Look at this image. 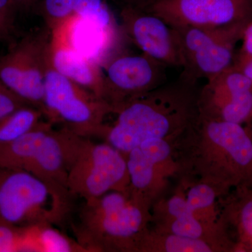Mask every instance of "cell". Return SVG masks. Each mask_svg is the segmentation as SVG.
<instances>
[{
	"instance_id": "4fadbf2b",
	"label": "cell",
	"mask_w": 252,
	"mask_h": 252,
	"mask_svg": "<svg viewBox=\"0 0 252 252\" xmlns=\"http://www.w3.org/2000/svg\"><path fill=\"white\" fill-rule=\"evenodd\" d=\"M123 30L142 53L169 66L182 67L175 30L157 15L122 6Z\"/></svg>"
},
{
	"instance_id": "f546056e",
	"label": "cell",
	"mask_w": 252,
	"mask_h": 252,
	"mask_svg": "<svg viewBox=\"0 0 252 252\" xmlns=\"http://www.w3.org/2000/svg\"><path fill=\"white\" fill-rule=\"evenodd\" d=\"M233 65L248 77L252 82V59H236Z\"/></svg>"
},
{
	"instance_id": "52a82bcc",
	"label": "cell",
	"mask_w": 252,
	"mask_h": 252,
	"mask_svg": "<svg viewBox=\"0 0 252 252\" xmlns=\"http://www.w3.org/2000/svg\"><path fill=\"white\" fill-rule=\"evenodd\" d=\"M44 104L47 121L88 138L101 137L104 119L112 112L104 101L60 74L51 63L46 73Z\"/></svg>"
},
{
	"instance_id": "5bb4252c",
	"label": "cell",
	"mask_w": 252,
	"mask_h": 252,
	"mask_svg": "<svg viewBox=\"0 0 252 252\" xmlns=\"http://www.w3.org/2000/svg\"><path fill=\"white\" fill-rule=\"evenodd\" d=\"M219 190L207 182L192 186L187 195H173L165 203L164 233L207 240V225Z\"/></svg>"
},
{
	"instance_id": "3957f363",
	"label": "cell",
	"mask_w": 252,
	"mask_h": 252,
	"mask_svg": "<svg viewBox=\"0 0 252 252\" xmlns=\"http://www.w3.org/2000/svg\"><path fill=\"white\" fill-rule=\"evenodd\" d=\"M190 132L198 142L197 166L203 181L224 193L252 187V137L241 124L198 113Z\"/></svg>"
},
{
	"instance_id": "83f0119b",
	"label": "cell",
	"mask_w": 252,
	"mask_h": 252,
	"mask_svg": "<svg viewBox=\"0 0 252 252\" xmlns=\"http://www.w3.org/2000/svg\"><path fill=\"white\" fill-rule=\"evenodd\" d=\"M18 12L26 14H37L38 0H12Z\"/></svg>"
},
{
	"instance_id": "4316f807",
	"label": "cell",
	"mask_w": 252,
	"mask_h": 252,
	"mask_svg": "<svg viewBox=\"0 0 252 252\" xmlns=\"http://www.w3.org/2000/svg\"><path fill=\"white\" fill-rule=\"evenodd\" d=\"M241 40V49L236 54V59H252V19L249 21L244 29Z\"/></svg>"
},
{
	"instance_id": "8992f818",
	"label": "cell",
	"mask_w": 252,
	"mask_h": 252,
	"mask_svg": "<svg viewBox=\"0 0 252 252\" xmlns=\"http://www.w3.org/2000/svg\"><path fill=\"white\" fill-rule=\"evenodd\" d=\"M53 31L46 25L21 34L0 56V81L44 112V81L51 64Z\"/></svg>"
},
{
	"instance_id": "ac0fdd59",
	"label": "cell",
	"mask_w": 252,
	"mask_h": 252,
	"mask_svg": "<svg viewBox=\"0 0 252 252\" xmlns=\"http://www.w3.org/2000/svg\"><path fill=\"white\" fill-rule=\"evenodd\" d=\"M222 217L223 227L233 230L235 252H252V187L235 189Z\"/></svg>"
},
{
	"instance_id": "cb8c5ba5",
	"label": "cell",
	"mask_w": 252,
	"mask_h": 252,
	"mask_svg": "<svg viewBox=\"0 0 252 252\" xmlns=\"http://www.w3.org/2000/svg\"><path fill=\"white\" fill-rule=\"evenodd\" d=\"M18 13L12 0H0V41L9 44L19 36Z\"/></svg>"
},
{
	"instance_id": "9a60e30c",
	"label": "cell",
	"mask_w": 252,
	"mask_h": 252,
	"mask_svg": "<svg viewBox=\"0 0 252 252\" xmlns=\"http://www.w3.org/2000/svg\"><path fill=\"white\" fill-rule=\"evenodd\" d=\"M170 140L148 139L126 154L129 190L149 205L157 185V171L171 156Z\"/></svg>"
},
{
	"instance_id": "2e32d148",
	"label": "cell",
	"mask_w": 252,
	"mask_h": 252,
	"mask_svg": "<svg viewBox=\"0 0 252 252\" xmlns=\"http://www.w3.org/2000/svg\"><path fill=\"white\" fill-rule=\"evenodd\" d=\"M51 61L60 74L102 99L104 73L100 64L79 54L54 32Z\"/></svg>"
},
{
	"instance_id": "ba28073f",
	"label": "cell",
	"mask_w": 252,
	"mask_h": 252,
	"mask_svg": "<svg viewBox=\"0 0 252 252\" xmlns=\"http://www.w3.org/2000/svg\"><path fill=\"white\" fill-rule=\"evenodd\" d=\"M248 23L215 29L172 27L180 45L183 68L181 74L195 82L201 78L210 80L233 66L235 46Z\"/></svg>"
},
{
	"instance_id": "7a4b0ae2",
	"label": "cell",
	"mask_w": 252,
	"mask_h": 252,
	"mask_svg": "<svg viewBox=\"0 0 252 252\" xmlns=\"http://www.w3.org/2000/svg\"><path fill=\"white\" fill-rule=\"evenodd\" d=\"M149 205L126 190L84 201L72 230L85 252H140Z\"/></svg>"
},
{
	"instance_id": "9c48e42d",
	"label": "cell",
	"mask_w": 252,
	"mask_h": 252,
	"mask_svg": "<svg viewBox=\"0 0 252 252\" xmlns=\"http://www.w3.org/2000/svg\"><path fill=\"white\" fill-rule=\"evenodd\" d=\"M129 185L125 154L107 142L95 143L85 137L68 172L71 195L89 201L112 190H127Z\"/></svg>"
},
{
	"instance_id": "ffe728a7",
	"label": "cell",
	"mask_w": 252,
	"mask_h": 252,
	"mask_svg": "<svg viewBox=\"0 0 252 252\" xmlns=\"http://www.w3.org/2000/svg\"><path fill=\"white\" fill-rule=\"evenodd\" d=\"M220 250L209 240L182 236L170 233H147L140 251L210 252Z\"/></svg>"
},
{
	"instance_id": "277c9868",
	"label": "cell",
	"mask_w": 252,
	"mask_h": 252,
	"mask_svg": "<svg viewBox=\"0 0 252 252\" xmlns=\"http://www.w3.org/2000/svg\"><path fill=\"white\" fill-rule=\"evenodd\" d=\"M72 198L31 172L0 167V223L18 228L62 225L72 213Z\"/></svg>"
},
{
	"instance_id": "e0dca14e",
	"label": "cell",
	"mask_w": 252,
	"mask_h": 252,
	"mask_svg": "<svg viewBox=\"0 0 252 252\" xmlns=\"http://www.w3.org/2000/svg\"><path fill=\"white\" fill-rule=\"evenodd\" d=\"M53 32L79 54L99 64L117 39L116 29L102 27L77 15Z\"/></svg>"
},
{
	"instance_id": "4dcf8cb0",
	"label": "cell",
	"mask_w": 252,
	"mask_h": 252,
	"mask_svg": "<svg viewBox=\"0 0 252 252\" xmlns=\"http://www.w3.org/2000/svg\"><path fill=\"white\" fill-rule=\"evenodd\" d=\"M4 84H2V82H1V81H0V88L2 87V86H4Z\"/></svg>"
},
{
	"instance_id": "8fae6325",
	"label": "cell",
	"mask_w": 252,
	"mask_h": 252,
	"mask_svg": "<svg viewBox=\"0 0 252 252\" xmlns=\"http://www.w3.org/2000/svg\"><path fill=\"white\" fill-rule=\"evenodd\" d=\"M171 27L220 28L252 19V0H157L148 9Z\"/></svg>"
},
{
	"instance_id": "d4e9b609",
	"label": "cell",
	"mask_w": 252,
	"mask_h": 252,
	"mask_svg": "<svg viewBox=\"0 0 252 252\" xmlns=\"http://www.w3.org/2000/svg\"><path fill=\"white\" fill-rule=\"evenodd\" d=\"M28 105L31 104L28 103L6 86L0 88V122L18 109Z\"/></svg>"
},
{
	"instance_id": "d6986e66",
	"label": "cell",
	"mask_w": 252,
	"mask_h": 252,
	"mask_svg": "<svg viewBox=\"0 0 252 252\" xmlns=\"http://www.w3.org/2000/svg\"><path fill=\"white\" fill-rule=\"evenodd\" d=\"M54 226L41 224L21 228L19 252H85L77 240L67 238Z\"/></svg>"
},
{
	"instance_id": "44dd1931",
	"label": "cell",
	"mask_w": 252,
	"mask_h": 252,
	"mask_svg": "<svg viewBox=\"0 0 252 252\" xmlns=\"http://www.w3.org/2000/svg\"><path fill=\"white\" fill-rule=\"evenodd\" d=\"M44 113L34 106L21 107L0 122V146L14 142L34 129L41 122Z\"/></svg>"
},
{
	"instance_id": "6da1fadb",
	"label": "cell",
	"mask_w": 252,
	"mask_h": 252,
	"mask_svg": "<svg viewBox=\"0 0 252 252\" xmlns=\"http://www.w3.org/2000/svg\"><path fill=\"white\" fill-rule=\"evenodd\" d=\"M196 83L181 74L148 94L114 109L112 125L104 127L105 142L128 153L151 138L170 139L188 130L198 115Z\"/></svg>"
},
{
	"instance_id": "7c38bea8",
	"label": "cell",
	"mask_w": 252,
	"mask_h": 252,
	"mask_svg": "<svg viewBox=\"0 0 252 252\" xmlns=\"http://www.w3.org/2000/svg\"><path fill=\"white\" fill-rule=\"evenodd\" d=\"M200 115L243 125L252 122V82L233 66L207 80L199 92Z\"/></svg>"
},
{
	"instance_id": "30bf717a",
	"label": "cell",
	"mask_w": 252,
	"mask_h": 252,
	"mask_svg": "<svg viewBox=\"0 0 252 252\" xmlns=\"http://www.w3.org/2000/svg\"><path fill=\"white\" fill-rule=\"evenodd\" d=\"M167 65L142 53L111 60L104 73L102 99L112 109L166 83Z\"/></svg>"
},
{
	"instance_id": "5b68a950",
	"label": "cell",
	"mask_w": 252,
	"mask_h": 252,
	"mask_svg": "<svg viewBox=\"0 0 252 252\" xmlns=\"http://www.w3.org/2000/svg\"><path fill=\"white\" fill-rule=\"evenodd\" d=\"M53 126L42 121L22 137L0 147V164L31 172L68 190V172L84 137Z\"/></svg>"
},
{
	"instance_id": "603a6c76",
	"label": "cell",
	"mask_w": 252,
	"mask_h": 252,
	"mask_svg": "<svg viewBox=\"0 0 252 252\" xmlns=\"http://www.w3.org/2000/svg\"><path fill=\"white\" fill-rule=\"evenodd\" d=\"M102 27L115 29L114 19L104 0H81L76 14Z\"/></svg>"
},
{
	"instance_id": "f1b7e54d",
	"label": "cell",
	"mask_w": 252,
	"mask_h": 252,
	"mask_svg": "<svg viewBox=\"0 0 252 252\" xmlns=\"http://www.w3.org/2000/svg\"><path fill=\"white\" fill-rule=\"evenodd\" d=\"M122 6L147 11L157 0H115Z\"/></svg>"
},
{
	"instance_id": "7402d4cb",
	"label": "cell",
	"mask_w": 252,
	"mask_h": 252,
	"mask_svg": "<svg viewBox=\"0 0 252 252\" xmlns=\"http://www.w3.org/2000/svg\"><path fill=\"white\" fill-rule=\"evenodd\" d=\"M81 0H38L37 14L54 31L76 14Z\"/></svg>"
},
{
	"instance_id": "1f68e13d",
	"label": "cell",
	"mask_w": 252,
	"mask_h": 252,
	"mask_svg": "<svg viewBox=\"0 0 252 252\" xmlns=\"http://www.w3.org/2000/svg\"><path fill=\"white\" fill-rule=\"evenodd\" d=\"M251 134H252V132H251Z\"/></svg>"
},
{
	"instance_id": "484cf974",
	"label": "cell",
	"mask_w": 252,
	"mask_h": 252,
	"mask_svg": "<svg viewBox=\"0 0 252 252\" xmlns=\"http://www.w3.org/2000/svg\"><path fill=\"white\" fill-rule=\"evenodd\" d=\"M21 228L0 223V252H19Z\"/></svg>"
}]
</instances>
